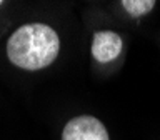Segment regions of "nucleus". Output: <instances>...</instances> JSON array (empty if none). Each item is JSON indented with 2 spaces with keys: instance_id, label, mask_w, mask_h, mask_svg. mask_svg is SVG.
<instances>
[{
  "instance_id": "7ed1b4c3",
  "label": "nucleus",
  "mask_w": 160,
  "mask_h": 140,
  "mask_svg": "<svg viewBox=\"0 0 160 140\" xmlns=\"http://www.w3.org/2000/svg\"><path fill=\"white\" fill-rule=\"evenodd\" d=\"M122 52V38L118 33L110 32V30H102L93 35L92 40V55L100 63L112 62Z\"/></svg>"
},
{
  "instance_id": "f257e3e1",
  "label": "nucleus",
  "mask_w": 160,
  "mask_h": 140,
  "mask_svg": "<svg viewBox=\"0 0 160 140\" xmlns=\"http://www.w3.org/2000/svg\"><path fill=\"white\" fill-rule=\"evenodd\" d=\"M60 40L57 32L45 23H27L17 28L7 42V55L23 70H40L57 58Z\"/></svg>"
},
{
  "instance_id": "f03ea898",
  "label": "nucleus",
  "mask_w": 160,
  "mask_h": 140,
  "mask_svg": "<svg viewBox=\"0 0 160 140\" xmlns=\"http://www.w3.org/2000/svg\"><path fill=\"white\" fill-rule=\"evenodd\" d=\"M62 140H108L105 125L92 115H80L63 127Z\"/></svg>"
},
{
  "instance_id": "20e7f679",
  "label": "nucleus",
  "mask_w": 160,
  "mask_h": 140,
  "mask_svg": "<svg viewBox=\"0 0 160 140\" xmlns=\"http://www.w3.org/2000/svg\"><path fill=\"white\" fill-rule=\"evenodd\" d=\"M153 0H122V7L133 17H142L153 8Z\"/></svg>"
},
{
  "instance_id": "39448f33",
  "label": "nucleus",
  "mask_w": 160,
  "mask_h": 140,
  "mask_svg": "<svg viewBox=\"0 0 160 140\" xmlns=\"http://www.w3.org/2000/svg\"><path fill=\"white\" fill-rule=\"evenodd\" d=\"M0 5H2V2H0Z\"/></svg>"
}]
</instances>
